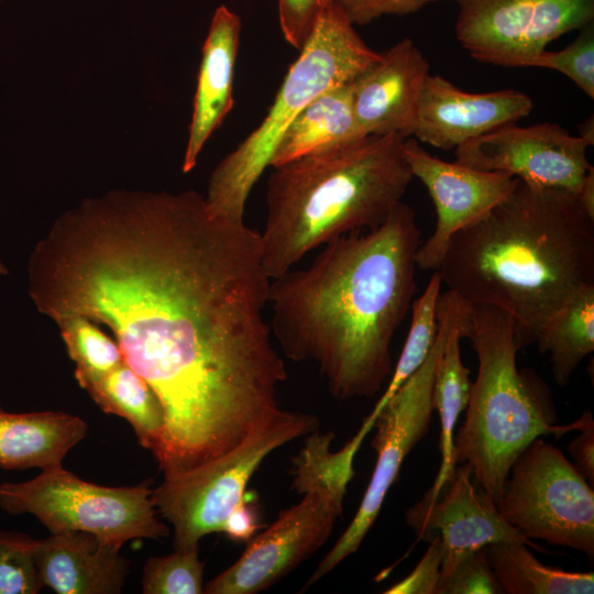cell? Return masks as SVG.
Segmentation results:
<instances>
[{"label":"cell","instance_id":"17","mask_svg":"<svg viewBox=\"0 0 594 594\" xmlns=\"http://www.w3.org/2000/svg\"><path fill=\"white\" fill-rule=\"evenodd\" d=\"M429 67L415 42L403 38L352 81L353 112L365 135L413 136Z\"/></svg>","mask_w":594,"mask_h":594},{"label":"cell","instance_id":"22","mask_svg":"<svg viewBox=\"0 0 594 594\" xmlns=\"http://www.w3.org/2000/svg\"><path fill=\"white\" fill-rule=\"evenodd\" d=\"M365 136L353 112L352 82L330 88L312 99L283 133L271 167L310 152Z\"/></svg>","mask_w":594,"mask_h":594},{"label":"cell","instance_id":"25","mask_svg":"<svg viewBox=\"0 0 594 594\" xmlns=\"http://www.w3.org/2000/svg\"><path fill=\"white\" fill-rule=\"evenodd\" d=\"M488 563L507 594H592L593 572H570L541 563L522 541L485 547Z\"/></svg>","mask_w":594,"mask_h":594},{"label":"cell","instance_id":"16","mask_svg":"<svg viewBox=\"0 0 594 594\" xmlns=\"http://www.w3.org/2000/svg\"><path fill=\"white\" fill-rule=\"evenodd\" d=\"M532 110L531 98L515 89L469 92L440 75L425 79L413 136L444 151L517 123Z\"/></svg>","mask_w":594,"mask_h":594},{"label":"cell","instance_id":"39","mask_svg":"<svg viewBox=\"0 0 594 594\" xmlns=\"http://www.w3.org/2000/svg\"><path fill=\"white\" fill-rule=\"evenodd\" d=\"M579 135L594 144V120L592 116L580 125Z\"/></svg>","mask_w":594,"mask_h":594},{"label":"cell","instance_id":"9","mask_svg":"<svg viewBox=\"0 0 594 594\" xmlns=\"http://www.w3.org/2000/svg\"><path fill=\"white\" fill-rule=\"evenodd\" d=\"M151 495L146 483L102 486L58 466L25 482L1 483L0 508L11 515L32 514L51 534L87 531L123 546L128 540L169 535Z\"/></svg>","mask_w":594,"mask_h":594},{"label":"cell","instance_id":"33","mask_svg":"<svg viewBox=\"0 0 594 594\" xmlns=\"http://www.w3.org/2000/svg\"><path fill=\"white\" fill-rule=\"evenodd\" d=\"M333 0H277L285 41L300 52L311 36L323 8Z\"/></svg>","mask_w":594,"mask_h":594},{"label":"cell","instance_id":"12","mask_svg":"<svg viewBox=\"0 0 594 594\" xmlns=\"http://www.w3.org/2000/svg\"><path fill=\"white\" fill-rule=\"evenodd\" d=\"M343 501L310 490L251 538L242 556L204 587L208 594H255L271 587L316 552L329 538Z\"/></svg>","mask_w":594,"mask_h":594},{"label":"cell","instance_id":"19","mask_svg":"<svg viewBox=\"0 0 594 594\" xmlns=\"http://www.w3.org/2000/svg\"><path fill=\"white\" fill-rule=\"evenodd\" d=\"M240 16L219 6L201 50L193 114L182 169L190 172L209 138L233 107V77L240 45Z\"/></svg>","mask_w":594,"mask_h":594},{"label":"cell","instance_id":"10","mask_svg":"<svg viewBox=\"0 0 594 594\" xmlns=\"http://www.w3.org/2000/svg\"><path fill=\"white\" fill-rule=\"evenodd\" d=\"M563 453L541 438L510 468L497 508L528 539L594 554V492Z\"/></svg>","mask_w":594,"mask_h":594},{"label":"cell","instance_id":"41","mask_svg":"<svg viewBox=\"0 0 594 594\" xmlns=\"http://www.w3.org/2000/svg\"><path fill=\"white\" fill-rule=\"evenodd\" d=\"M3 1V0H0V2Z\"/></svg>","mask_w":594,"mask_h":594},{"label":"cell","instance_id":"8","mask_svg":"<svg viewBox=\"0 0 594 594\" xmlns=\"http://www.w3.org/2000/svg\"><path fill=\"white\" fill-rule=\"evenodd\" d=\"M451 290L440 294L437 307L436 342L421 366L398 388L375 419L372 447L376 451L375 468L361 505L334 546L304 585L306 591L331 572L361 546L382 508L389 487L396 481L407 454L428 432L433 406V382L437 364L449 329L466 306Z\"/></svg>","mask_w":594,"mask_h":594},{"label":"cell","instance_id":"28","mask_svg":"<svg viewBox=\"0 0 594 594\" xmlns=\"http://www.w3.org/2000/svg\"><path fill=\"white\" fill-rule=\"evenodd\" d=\"M67 353L75 363V378L82 381L100 376L122 363L123 355L116 340L98 324L81 316L56 322Z\"/></svg>","mask_w":594,"mask_h":594},{"label":"cell","instance_id":"7","mask_svg":"<svg viewBox=\"0 0 594 594\" xmlns=\"http://www.w3.org/2000/svg\"><path fill=\"white\" fill-rule=\"evenodd\" d=\"M316 428L315 416L283 410L235 448L186 472L164 476L151 496L156 512L173 526L174 548L197 547L206 535L222 531L265 458Z\"/></svg>","mask_w":594,"mask_h":594},{"label":"cell","instance_id":"30","mask_svg":"<svg viewBox=\"0 0 594 594\" xmlns=\"http://www.w3.org/2000/svg\"><path fill=\"white\" fill-rule=\"evenodd\" d=\"M35 539L0 530V594H35L43 587L34 562Z\"/></svg>","mask_w":594,"mask_h":594},{"label":"cell","instance_id":"29","mask_svg":"<svg viewBox=\"0 0 594 594\" xmlns=\"http://www.w3.org/2000/svg\"><path fill=\"white\" fill-rule=\"evenodd\" d=\"M199 546L175 549L170 554L152 557L144 564L142 592L144 594L204 593L205 563L199 560Z\"/></svg>","mask_w":594,"mask_h":594},{"label":"cell","instance_id":"5","mask_svg":"<svg viewBox=\"0 0 594 594\" xmlns=\"http://www.w3.org/2000/svg\"><path fill=\"white\" fill-rule=\"evenodd\" d=\"M464 338L477 355L463 425L453 438V459L468 462L481 488L497 504L512 465L537 438L580 431L590 414L556 425L548 387L528 370L519 371L514 323L495 307H472Z\"/></svg>","mask_w":594,"mask_h":594},{"label":"cell","instance_id":"37","mask_svg":"<svg viewBox=\"0 0 594 594\" xmlns=\"http://www.w3.org/2000/svg\"><path fill=\"white\" fill-rule=\"evenodd\" d=\"M257 527L256 510L244 499L228 516L222 531L232 540H250Z\"/></svg>","mask_w":594,"mask_h":594},{"label":"cell","instance_id":"21","mask_svg":"<svg viewBox=\"0 0 594 594\" xmlns=\"http://www.w3.org/2000/svg\"><path fill=\"white\" fill-rule=\"evenodd\" d=\"M471 312L472 306L466 304L451 324L436 369L433 406L441 425V464L432 486L424 497L427 501L437 499L455 472L453 431L460 414L468 407L472 389L470 369L463 364L460 350V340L466 333Z\"/></svg>","mask_w":594,"mask_h":594},{"label":"cell","instance_id":"20","mask_svg":"<svg viewBox=\"0 0 594 594\" xmlns=\"http://www.w3.org/2000/svg\"><path fill=\"white\" fill-rule=\"evenodd\" d=\"M79 417L62 411L9 413L0 407V468L41 470L62 466L87 435Z\"/></svg>","mask_w":594,"mask_h":594},{"label":"cell","instance_id":"35","mask_svg":"<svg viewBox=\"0 0 594 594\" xmlns=\"http://www.w3.org/2000/svg\"><path fill=\"white\" fill-rule=\"evenodd\" d=\"M439 0H334L353 25H365L384 15H407Z\"/></svg>","mask_w":594,"mask_h":594},{"label":"cell","instance_id":"13","mask_svg":"<svg viewBox=\"0 0 594 594\" xmlns=\"http://www.w3.org/2000/svg\"><path fill=\"white\" fill-rule=\"evenodd\" d=\"M592 145L556 123H510L463 143L454 153L455 162L469 167L578 195L593 168L585 155Z\"/></svg>","mask_w":594,"mask_h":594},{"label":"cell","instance_id":"14","mask_svg":"<svg viewBox=\"0 0 594 594\" xmlns=\"http://www.w3.org/2000/svg\"><path fill=\"white\" fill-rule=\"evenodd\" d=\"M403 154L413 177L426 186L437 213L435 231L419 245L416 264L424 271H437L454 234L486 216L519 178L446 162L429 154L414 136L405 139Z\"/></svg>","mask_w":594,"mask_h":594},{"label":"cell","instance_id":"2","mask_svg":"<svg viewBox=\"0 0 594 594\" xmlns=\"http://www.w3.org/2000/svg\"><path fill=\"white\" fill-rule=\"evenodd\" d=\"M420 244L416 212L399 201L380 226L329 241L304 268L271 279L272 336L290 360L314 363L334 398L374 397L391 376Z\"/></svg>","mask_w":594,"mask_h":594},{"label":"cell","instance_id":"6","mask_svg":"<svg viewBox=\"0 0 594 594\" xmlns=\"http://www.w3.org/2000/svg\"><path fill=\"white\" fill-rule=\"evenodd\" d=\"M380 58L334 0L328 3L261 124L212 170L205 195L210 210L244 221L249 195L295 117L318 95L352 82Z\"/></svg>","mask_w":594,"mask_h":594},{"label":"cell","instance_id":"24","mask_svg":"<svg viewBox=\"0 0 594 594\" xmlns=\"http://www.w3.org/2000/svg\"><path fill=\"white\" fill-rule=\"evenodd\" d=\"M550 354L556 383L563 387L580 362L594 351V283L578 288L541 327L536 342Z\"/></svg>","mask_w":594,"mask_h":594},{"label":"cell","instance_id":"38","mask_svg":"<svg viewBox=\"0 0 594 594\" xmlns=\"http://www.w3.org/2000/svg\"><path fill=\"white\" fill-rule=\"evenodd\" d=\"M576 197L586 215L594 219V167L586 175Z\"/></svg>","mask_w":594,"mask_h":594},{"label":"cell","instance_id":"15","mask_svg":"<svg viewBox=\"0 0 594 594\" xmlns=\"http://www.w3.org/2000/svg\"><path fill=\"white\" fill-rule=\"evenodd\" d=\"M472 474L471 464L464 462L455 468L446 492L437 499L422 498L405 513V520L418 540L429 542L436 536L441 539V576L449 574L466 556L498 541H522L543 551L504 519L492 498L472 483Z\"/></svg>","mask_w":594,"mask_h":594},{"label":"cell","instance_id":"23","mask_svg":"<svg viewBox=\"0 0 594 594\" xmlns=\"http://www.w3.org/2000/svg\"><path fill=\"white\" fill-rule=\"evenodd\" d=\"M99 408L124 418L138 442L154 454L162 441L165 417L151 386L124 361L106 374L79 383Z\"/></svg>","mask_w":594,"mask_h":594},{"label":"cell","instance_id":"36","mask_svg":"<svg viewBox=\"0 0 594 594\" xmlns=\"http://www.w3.org/2000/svg\"><path fill=\"white\" fill-rule=\"evenodd\" d=\"M568 451L574 459L579 472L593 486L594 483V421L590 411L580 435L568 446Z\"/></svg>","mask_w":594,"mask_h":594},{"label":"cell","instance_id":"31","mask_svg":"<svg viewBox=\"0 0 594 594\" xmlns=\"http://www.w3.org/2000/svg\"><path fill=\"white\" fill-rule=\"evenodd\" d=\"M573 42L560 51L544 50L531 64L557 70L594 99V23L579 30Z\"/></svg>","mask_w":594,"mask_h":594},{"label":"cell","instance_id":"3","mask_svg":"<svg viewBox=\"0 0 594 594\" xmlns=\"http://www.w3.org/2000/svg\"><path fill=\"white\" fill-rule=\"evenodd\" d=\"M437 271L472 307L509 316L521 350L578 288L594 283V219L575 194L519 179L486 216L454 234Z\"/></svg>","mask_w":594,"mask_h":594},{"label":"cell","instance_id":"4","mask_svg":"<svg viewBox=\"0 0 594 594\" xmlns=\"http://www.w3.org/2000/svg\"><path fill=\"white\" fill-rule=\"evenodd\" d=\"M406 138L365 135L272 167L262 263L271 279L341 235L380 226L413 179Z\"/></svg>","mask_w":594,"mask_h":594},{"label":"cell","instance_id":"26","mask_svg":"<svg viewBox=\"0 0 594 594\" xmlns=\"http://www.w3.org/2000/svg\"><path fill=\"white\" fill-rule=\"evenodd\" d=\"M441 286V277L438 271H435L422 295L413 301L408 336L396 367L391 374L387 387L371 414L364 419L359 431L349 440L356 450L360 449L364 438L373 429L376 417L388 400L429 355L437 339V307Z\"/></svg>","mask_w":594,"mask_h":594},{"label":"cell","instance_id":"32","mask_svg":"<svg viewBox=\"0 0 594 594\" xmlns=\"http://www.w3.org/2000/svg\"><path fill=\"white\" fill-rule=\"evenodd\" d=\"M502 587L488 563L485 548L462 559L441 576L436 594H498Z\"/></svg>","mask_w":594,"mask_h":594},{"label":"cell","instance_id":"1","mask_svg":"<svg viewBox=\"0 0 594 594\" xmlns=\"http://www.w3.org/2000/svg\"><path fill=\"white\" fill-rule=\"evenodd\" d=\"M29 295L55 322L112 331L165 417L164 476L239 446L282 413L285 364L264 317L260 232L204 195L111 190L63 212L34 246Z\"/></svg>","mask_w":594,"mask_h":594},{"label":"cell","instance_id":"18","mask_svg":"<svg viewBox=\"0 0 594 594\" xmlns=\"http://www.w3.org/2000/svg\"><path fill=\"white\" fill-rule=\"evenodd\" d=\"M121 544L87 531L36 540L34 562L43 586L58 594H117L128 574Z\"/></svg>","mask_w":594,"mask_h":594},{"label":"cell","instance_id":"27","mask_svg":"<svg viewBox=\"0 0 594 594\" xmlns=\"http://www.w3.org/2000/svg\"><path fill=\"white\" fill-rule=\"evenodd\" d=\"M332 432H311L295 459L293 487L297 493L319 488L343 501L346 486L353 477V460L356 452L345 443L340 450L331 451Z\"/></svg>","mask_w":594,"mask_h":594},{"label":"cell","instance_id":"11","mask_svg":"<svg viewBox=\"0 0 594 594\" xmlns=\"http://www.w3.org/2000/svg\"><path fill=\"white\" fill-rule=\"evenodd\" d=\"M455 37L469 55L502 67H531L549 43L594 23V0H453Z\"/></svg>","mask_w":594,"mask_h":594},{"label":"cell","instance_id":"40","mask_svg":"<svg viewBox=\"0 0 594 594\" xmlns=\"http://www.w3.org/2000/svg\"><path fill=\"white\" fill-rule=\"evenodd\" d=\"M7 274H8V268L0 258V275H7Z\"/></svg>","mask_w":594,"mask_h":594},{"label":"cell","instance_id":"34","mask_svg":"<svg viewBox=\"0 0 594 594\" xmlns=\"http://www.w3.org/2000/svg\"><path fill=\"white\" fill-rule=\"evenodd\" d=\"M443 547L436 536L416 568L405 579L391 586L386 594H436L440 580Z\"/></svg>","mask_w":594,"mask_h":594}]
</instances>
